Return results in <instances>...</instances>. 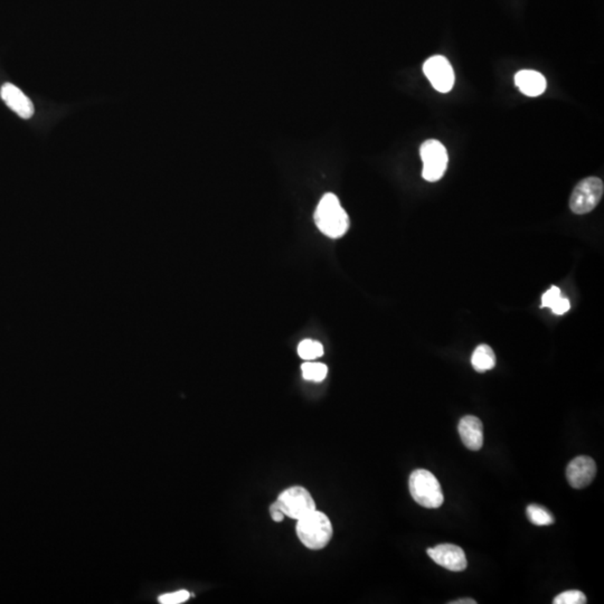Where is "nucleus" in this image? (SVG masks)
Wrapping results in <instances>:
<instances>
[{"label":"nucleus","instance_id":"nucleus-1","mask_svg":"<svg viewBox=\"0 0 604 604\" xmlns=\"http://www.w3.org/2000/svg\"><path fill=\"white\" fill-rule=\"evenodd\" d=\"M298 538L309 550H319L331 543L333 530L331 519L323 511H311L297 520Z\"/></svg>","mask_w":604,"mask_h":604},{"label":"nucleus","instance_id":"nucleus-2","mask_svg":"<svg viewBox=\"0 0 604 604\" xmlns=\"http://www.w3.org/2000/svg\"><path fill=\"white\" fill-rule=\"evenodd\" d=\"M315 222L321 233L328 238H341L348 231L349 217L336 195L326 194L315 212Z\"/></svg>","mask_w":604,"mask_h":604},{"label":"nucleus","instance_id":"nucleus-3","mask_svg":"<svg viewBox=\"0 0 604 604\" xmlns=\"http://www.w3.org/2000/svg\"><path fill=\"white\" fill-rule=\"evenodd\" d=\"M408 488L412 498L424 508H439L443 503L441 485L428 470L418 469L411 473Z\"/></svg>","mask_w":604,"mask_h":604},{"label":"nucleus","instance_id":"nucleus-4","mask_svg":"<svg viewBox=\"0 0 604 604\" xmlns=\"http://www.w3.org/2000/svg\"><path fill=\"white\" fill-rule=\"evenodd\" d=\"M603 181L598 177H588L576 185L570 198V208L578 215L588 214L599 205L603 196Z\"/></svg>","mask_w":604,"mask_h":604},{"label":"nucleus","instance_id":"nucleus-5","mask_svg":"<svg viewBox=\"0 0 604 604\" xmlns=\"http://www.w3.org/2000/svg\"><path fill=\"white\" fill-rule=\"evenodd\" d=\"M420 156L423 161V178L430 183L440 181L447 171L449 163L447 149L443 144L439 140H426L420 148Z\"/></svg>","mask_w":604,"mask_h":604},{"label":"nucleus","instance_id":"nucleus-6","mask_svg":"<svg viewBox=\"0 0 604 604\" xmlns=\"http://www.w3.org/2000/svg\"><path fill=\"white\" fill-rule=\"evenodd\" d=\"M276 503L283 511L284 516L296 520L317 509L311 493L301 485H293L282 491Z\"/></svg>","mask_w":604,"mask_h":604},{"label":"nucleus","instance_id":"nucleus-7","mask_svg":"<svg viewBox=\"0 0 604 604\" xmlns=\"http://www.w3.org/2000/svg\"><path fill=\"white\" fill-rule=\"evenodd\" d=\"M423 72L433 88L448 94L455 86V72L448 59L440 55L430 57L423 65Z\"/></svg>","mask_w":604,"mask_h":604},{"label":"nucleus","instance_id":"nucleus-8","mask_svg":"<svg viewBox=\"0 0 604 604\" xmlns=\"http://www.w3.org/2000/svg\"><path fill=\"white\" fill-rule=\"evenodd\" d=\"M426 552L438 565L451 572H463L467 568L468 562L465 552L457 545H438L436 548H429Z\"/></svg>","mask_w":604,"mask_h":604},{"label":"nucleus","instance_id":"nucleus-9","mask_svg":"<svg viewBox=\"0 0 604 604\" xmlns=\"http://www.w3.org/2000/svg\"><path fill=\"white\" fill-rule=\"evenodd\" d=\"M597 475V465L592 458L580 455L572 460L566 468V479L570 487L583 489L593 481Z\"/></svg>","mask_w":604,"mask_h":604},{"label":"nucleus","instance_id":"nucleus-10","mask_svg":"<svg viewBox=\"0 0 604 604\" xmlns=\"http://www.w3.org/2000/svg\"><path fill=\"white\" fill-rule=\"evenodd\" d=\"M0 96L3 99L6 106L11 109L16 114H19L23 119H31L34 116V106L26 94L19 90L11 83H6L1 86Z\"/></svg>","mask_w":604,"mask_h":604},{"label":"nucleus","instance_id":"nucleus-11","mask_svg":"<svg viewBox=\"0 0 604 604\" xmlns=\"http://www.w3.org/2000/svg\"><path fill=\"white\" fill-rule=\"evenodd\" d=\"M458 430L465 448L473 451H478L483 448V426L477 416H467L461 418Z\"/></svg>","mask_w":604,"mask_h":604},{"label":"nucleus","instance_id":"nucleus-12","mask_svg":"<svg viewBox=\"0 0 604 604\" xmlns=\"http://www.w3.org/2000/svg\"><path fill=\"white\" fill-rule=\"evenodd\" d=\"M515 83L520 92L527 96H542L548 86L544 75L533 70L519 71L515 75Z\"/></svg>","mask_w":604,"mask_h":604},{"label":"nucleus","instance_id":"nucleus-13","mask_svg":"<svg viewBox=\"0 0 604 604\" xmlns=\"http://www.w3.org/2000/svg\"><path fill=\"white\" fill-rule=\"evenodd\" d=\"M471 364L478 373L490 371L496 365V356L488 345H479L473 351Z\"/></svg>","mask_w":604,"mask_h":604},{"label":"nucleus","instance_id":"nucleus-14","mask_svg":"<svg viewBox=\"0 0 604 604\" xmlns=\"http://www.w3.org/2000/svg\"><path fill=\"white\" fill-rule=\"evenodd\" d=\"M550 308L555 315H564L570 308V300L560 296V288L552 287L542 297V308Z\"/></svg>","mask_w":604,"mask_h":604},{"label":"nucleus","instance_id":"nucleus-15","mask_svg":"<svg viewBox=\"0 0 604 604\" xmlns=\"http://www.w3.org/2000/svg\"><path fill=\"white\" fill-rule=\"evenodd\" d=\"M526 513L530 522L536 525V526H550L555 522L554 516L550 514V511L544 507L540 506V505H535V503L530 505L527 507Z\"/></svg>","mask_w":604,"mask_h":604},{"label":"nucleus","instance_id":"nucleus-16","mask_svg":"<svg viewBox=\"0 0 604 604\" xmlns=\"http://www.w3.org/2000/svg\"><path fill=\"white\" fill-rule=\"evenodd\" d=\"M301 371L303 378L313 382H323L328 373L327 366L321 363H305L302 364Z\"/></svg>","mask_w":604,"mask_h":604},{"label":"nucleus","instance_id":"nucleus-17","mask_svg":"<svg viewBox=\"0 0 604 604\" xmlns=\"http://www.w3.org/2000/svg\"><path fill=\"white\" fill-rule=\"evenodd\" d=\"M298 354L305 361H313V359L323 356V347L319 341L305 339L298 346Z\"/></svg>","mask_w":604,"mask_h":604},{"label":"nucleus","instance_id":"nucleus-18","mask_svg":"<svg viewBox=\"0 0 604 604\" xmlns=\"http://www.w3.org/2000/svg\"><path fill=\"white\" fill-rule=\"evenodd\" d=\"M554 604H584L586 603L585 594L578 590H570L558 594L554 599Z\"/></svg>","mask_w":604,"mask_h":604},{"label":"nucleus","instance_id":"nucleus-19","mask_svg":"<svg viewBox=\"0 0 604 604\" xmlns=\"http://www.w3.org/2000/svg\"><path fill=\"white\" fill-rule=\"evenodd\" d=\"M191 597L188 591L181 590V591L173 592V593L163 594L161 595L158 601L161 604H181L186 602Z\"/></svg>","mask_w":604,"mask_h":604},{"label":"nucleus","instance_id":"nucleus-20","mask_svg":"<svg viewBox=\"0 0 604 604\" xmlns=\"http://www.w3.org/2000/svg\"><path fill=\"white\" fill-rule=\"evenodd\" d=\"M270 515H271L272 520L276 523H281L284 517H286L284 516L283 511L281 510L279 505L276 501L270 506Z\"/></svg>","mask_w":604,"mask_h":604},{"label":"nucleus","instance_id":"nucleus-21","mask_svg":"<svg viewBox=\"0 0 604 604\" xmlns=\"http://www.w3.org/2000/svg\"><path fill=\"white\" fill-rule=\"evenodd\" d=\"M451 604H475L477 602L473 599H460L457 601L450 602Z\"/></svg>","mask_w":604,"mask_h":604}]
</instances>
